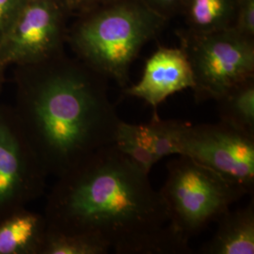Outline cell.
Wrapping results in <instances>:
<instances>
[{"label":"cell","mask_w":254,"mask_h":254,"mask_svg":"<svg viewBox=\"0 0 254 254\" xmlns=\"http://www.w3.org/2000/svg\"><path fill=\"white\" fill-rule=\"evenodd\" d=\"M113 144L122 154L148 174L154 164L159 161L146 145L138 131V127L135 125L121 121Z\"/></svg>","instance_id":"cell-16"},{"label":"cell","mask_w":254,"mask_h":254,"mask_svg":"<svg viewBox=\"0 0 254 254\" xmlns=\"http://www.w3.org/2000/svg\"><path fill=\"white\" fill-rule=\"evenodd\" d=\"M26 2L27 0H0V45Z\"/></svg>","instance_id":"cell-18"},{"label":"cell","mask_w":254,"mask_h":254,"mask_svg":"<svg viewBox=\"0 0 254 254\" xmlns=\"http://www.w3.org/2000/svg\"><path fill=\"white\" fill-rule=\"evenodd\" d=\"M215 101L220 123L254 137V77L236 84Z\"/></svg>","instance_id":"cell-13"},{"label":"cell","mask_w":254,"mask_h":254,"mask_svg":"<svg viewBox=\"0 0 254 254\" xmlns=\"http://www.w3.org/2000/svg\"><path fill=\"white\" fill-rule=\"evenodd\" d=\"M12 109L49 175L59 177L114 142L121 120L105 77L76 58L60 55L14 66Z\"/></svg>","instance_id":"cell-2"},{"label":"cell","mask_w":254,"mask_h":254,"mask_svg":"<svg viewBox=\"0 0 254 254\" xmlns=\"http://www.w3.org/2000/svg\"><path fill=\"white\" fill-rule=\"evenodd\" d=\"M233 27L245 36L254 38V0H237Z\"/></svg>","instance_id":"cell-17"},{"label":"cell","mask_w":254,"mask_h":254,"mask_svg":"<svg viewBox=\"0 0 254 254\" xmlns=\"http://www.w3.org/2000/svg\"><path fill=\"white\" fill-rule=\"evenodd\" d=\"M44 215L48 229L94 237L116 254L190 253L170 227L149 174L114 144L57 177Z\"/></svg>","instance_id":"cell-1"},{"label":"cell","mask_w":254,"mask_h":254,"mask_svg":"<svg viewBox=\"0 0 254 254\" xmlns=\"http://www.w3.org/2000/svg\"><path fill=\"white\" fill-rule=\"evenodd\" d=\"M70 15L62 0H27L0 45L1 63L30 65L65 53Z\"/></svg>","instance_id":"cell-7"},{"label":"cell","mask_w":254,"mask_h":254,"mask_svg":"<svg viewBox=\"0 0 254 254\" xmlns=\"http://www.w3.org/2000/svg\"><path fill=\"white\" fill-rule=\"evenodd\" d=\"M237 0H185L181 12L187 31L209 33L233 27Z\"/></svg>","instance_id":"cell-12"},{"label":"cell","mask_w":254,"mask_h":254,"mask_svg":"<svg viewBox=\"0 0 254 254\" xmlns=\"http://www.w3.org/2000/svg\"><path fill=\"white\" fill-rule=\"evenodd\" d=\"M46 230L44 214L19 209L0 220V254H40Z\"/></svg>","instance_id":"cell-11"},{"label":"cell","mask_w":254,"mask_h":254,"mask_svg":"<svg viewBox=\"0 0 254 254\" xmlns=\"http://www.w3.org/2000/svg\"><path fill=\"white\" fill-rule=\"evenodd\" d=\"M76 17L67 34L75 58L124 88L143 46L168 22L141 0H113Z\"/></svg>","instance_id":"cell-3"},{"label":"cell","mask_w":254,"mask_h":254,"mask_svg":"<svg viewBox=\"0 0 254 254\" xmlns=\"http://www.w3.org/2000/svg\"><path fill=\"white\" fill-rule=\"evenodd\" d=\"M167 170L159 192L170 227L186 243L247 195L234 182L185 155L170 161Z\"/></svg>","instance_id":"cell-4"},{"label":"cell","mask_w":254,"mask_h":254,"mask_svg":"<svg viewBox=\"0 0 254 254\" xmlns=\"http://www.w3.org/2000/svg\"><path fill=\"white\" fill-rule=\"evenodd\" d=\"M220 173L242 188L254 190V137L222 123L191 126L186 123L179 136V154Z\"/></svg>","instance_id":"cell-8"},{"label":"cell","mask_w":254,"mask_h":254,"mask_svg":"<svg viewBox=\"0 0 254 254\" xmlns=\"http://www.w3.org/2000/svg\"><path fill=\"white\" fill-rule=\"evenodd\" d=\"M109 251L108 246L94 237L47 228L40 254H106Z\"/></svg>","instance_id":"cell-15"},{"label":"cell","mask_w":254,"mask_h":254,"mask_svg":"<svg viewBox=\"0 0 254 254\" xmlns=\"http://www.w3.org/2000/svg\"><path fill=\"white\" fill-rule=\"evenodd\" d=\"M179 39L190 63L197 102L216 100L254 77V38L230 27L201 34L184 30Z\"/></svg>","instance_id":"cell-5"},{"label":"cell","mask_w":254,"mask_h":254,"mask_svg":"<svg viewBox=\"0 0 254 254\" xmlns=\"http://www.w3.org/2000/svg\"><path fill=\"white\" fill-rule=\"evenodd\" d=\"M194 76L184 48L159 46L146 62L139 81L126 87L127 96L139 98L156 109L176 92L193 89Z\"/></svg>","instance_id":"cell-9"},{"label":"cell","mask_w":254,"mask_h":254,"mask_svg":"<svg viewBox=\"0 0 254 254\" xmlns=\"http://www.w3.org/2000/svg\"><path fill=\"white\" fill-rule=\"evenodd\" d=\"M150 9L167 20L181 12L185 0H141Z\"/></svg>","instance_id":"cell-19"},{"label":"cell","mask_w":254,"mask_h":254,"mask_svg":"<svg viewBox=\"0 0 254 254\" xmlns=\"http://www.w3.org/2000/svg\"><path fill=\"white\" fill-rule=\"evenodd\" d=\"M6 68L7 67L2 64L1 61H0V93H1V91H2V87H3V83H4Z\"/></svg>","instance_id":"cell-21"},{"label":"cell","mask_w":254,"mask_h":254,"mask_svg":"<svg viewBox=\"0 0 254 254\" xmlns=\"http://www.w3.org/2000/svg\"><path fill=\"white\" fill-rule=\"evenodd\" d=\"M185 122L178 120H162L154 115L147 125H140L138 131L147 147L158 160L179 154V136Z\"/></svg>","instance_id":"cell-14"},{"label":"cell","mask_w":254,"mask_h":254,"mask_svg":"<svg viewBox=\"0 0 254 254\" xmlns=\"http://www.w3.org/2000/svg\"><path fill=\"white\" fill-rule=\"evenodd\" d=\"M48 176L12 106L0 104V220L43 196Z\"/></svg>","instance_id":"cell-6"},{"label":"cell","mask_w":254,"mask_h":254,"mask_svg":"<svg viewBox=\"0 0 254 254\" xmlns=\"http://www.w3.org/2000/svg\"><path fill=\"white\" fill-rule=\"evenodd\" d=\"M71 15L77 16L82 13L96 9L113 0H62Z\"/></svg>","instance_id":"cell-20"},{"label":"cell","mask_w":254,"mask_h":254,"mask_svg":"<svg viewBox=\"0 0 254 254\" xmlns=\"http://www.w3.org/2000/svg\"><path fill=\"white\" fill-rule=\"evenodd\" d=\"M213 237L200 249L202 254H254V203L229 209L217 220Z\"/></svg>","instance_id":"cell-10"}]
</instances>
